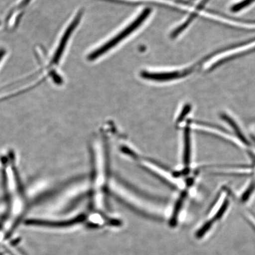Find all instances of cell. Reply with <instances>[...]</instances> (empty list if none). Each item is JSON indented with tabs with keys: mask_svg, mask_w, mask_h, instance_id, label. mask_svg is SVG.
<instances>
[{
	"mask_svg": "<svg viewBox=\"0 0 255 255\" xmlns=\"http://www.w3.org/2000/svg\"><path fill=\"white\" fill-rule=\"evenodd\" d=\"M151 12V8H146L144 9L141 14L137 17L132 23H130L128 26L125 29L121 31L119 34L115 36L113 39H112L108 42L104 44L98 49L94 51L90 55L88 56V59L90 61L96 60L100 57L101 56L107 53L108 50H110L116 46L117 44L120 43V41H122L126 37L134 31L137 28H138L140 25L142 24L143 21L146 20V18L148 17Z\"/></svg>",
	"mask_w": 255,
	"mask_h": 255,
	"instance_id": "1",
	"label": "cell"
},
{
	"mask_svg": "<svg viewBox=\"0 0 255 255\" xmlns=\"http://www.w3.org/2000/svg\"><path fill=\"white\" fill-rule=\"evenodd\" d=\"M82 15L83 11H79L75 18L73 19L72 23L67 28V30L65 31V33L63 34L62 39L60 41L55 53H54L53 59L51 60V64L52 65H57L59 63L63 55L64 50L65 49L66 44L68 42L69 37H71L75 28L78 26L80 21L81 20Z\"/></svg>",
	"mask_w": 255,
	"mask_h": 255,
	"instance_id": "2",
	"label": "cell"
},
{
	"mask_svg": "<svg viewBox=\"0 0 255 255\" xmlns=\"http://www.w3.org/2000/svg\"><path fill=\"white\" fill-rule=\"evenodd\" d=\"M193 68H191L183 71H177L165 73H150L148 72H142L141 77L146 79L152 80V81L165 82L170 81L172 80L177 79L185 77L187 75L193 72Z\"/></svg>",
	"mask_w": 255,
	"mask_h": 255,
	"instance_id": "3",
	"label": "cell"
},
{
	"mask_svg": "<svg viewBox=\"0 0 255 255\" xmlns=\"http://www.w3.org/2000/svg\"><path fill=\"white\" fill-rule=\"evenodd\" d=\"M85 219V216L81 215L76 218L65 221H49L40 219H29L25 221V224L30 226H43L49 228H66L73 226Z\"/></svg>",
	"mask_w": 255,
	"mask_h": 255,
	"instance_id": "4",
	"label": "cell"
},
{
	"mask_svg": "<svg viewBox=\"0 0 255 255\" xmlns=\"http://www.w3.org/2000/svg\"><path fill=\"white\" fill-rule=\"evenodd\" d=\"M222 117L223 119H224L226 121V122H228L229 125L231 126L233 129L234 130L235 133H237L238 138L242 140V142L245 143V144H249V142L248 140L246 138H245L243 133H242V131H241L240 129H239V127L238 126L237 124H236L235 121L231 119V118L228 117V116H226V115H223Z\"/></svg>",
	"mask_w": 255,
	"mask_h": 255,
	"instance_id": "5",
	"label": "cell"
},
{
	"mask_svg": "<svg viewBox=\"0 0 255 255\" xmlns=\"http://www.w3.org/2000/svg\"><path fill=\"white\" fill-rule=\"evenodd\" d=\"M190 131L189 129L186 130L185 135V151H184V162L186 164L190 163Z\"/></svg>",
	"mask_w": 255,
	"mask_h": 255,
	"instance_id": "6",
	"label": "cell"
},
{
	"mask_svg": "<svg viewBox=\"0 0 255 255\" xmlns=\"http://www.w3.org/2000/svg\"><path fill=\"white\" fill-rule=\"evenodd\" d=\"M255 1V0H242V1L236 3L231 7V11L237 12L243 10L245 8H247Z\"/></svg>",
	"mask_w": 255,
	"mask_h": 255,
	"instance_id": "7",
	"label": "cell"
},
{
	"mask_svg": "<svg viewBox=\"0 0 255 255\" xmlns=\"http://www.w3.org/2000/svg\"><path fill=\"white\" fill-rule=\"evenodd\" d=\"M255 189V183H252L251 186L248 188L246 191H245V192L244 193L243 195H242V201H244V202H246V201H247L249 198H250V196H251L252 193H253Z\"/></svg>",
	"mask_w": 255,
	"mask_h": 255,
	"instance_id": "8",
	"label": "cell"
},
{
	"mask_svg": "<svg viewBox=\"0 0 255 255\" xmlns=\"http://www.w3.org/2000/svg\"><path fill=\"white\" fill-rule=\"evenodd\" d=\"M30 1L31 0H23L20 5V7L22 8L25 7V6H26Z\"/></svg>",
	"mask_w": 255,
	"mask_h": 255,
	"instance_id": "9",
	"label": "cell"
},
{
	"mask_svg": "<svg viewBox=\"0 0 255 255\" xmlns=\"http://www.w3.org/2000/svg\"><path fill=\"white\" fill-rule=\"evenodd\" d=\"M5 52L3 49H0V61H1L2 59L3 56H4Z\"/></svg>",
	"mask_w": 255,
	"mask_h": 255,
	"instance_id": "10",
	"label": "cell"
}]
</instances>
